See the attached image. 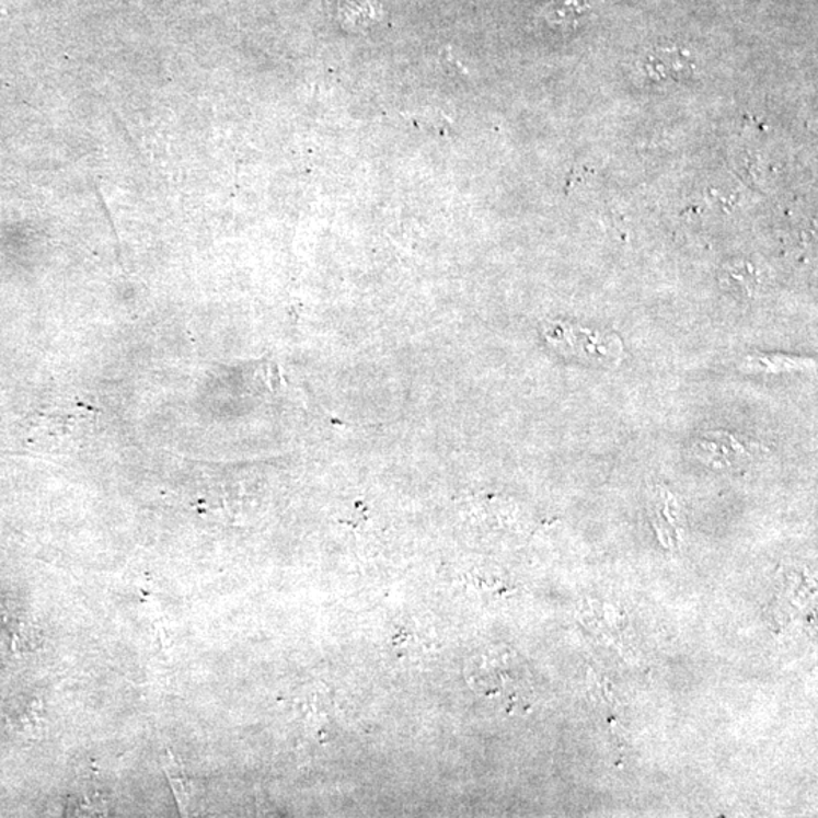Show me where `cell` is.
Masks as SVG:
<instances>
[{"mask_svg": "<svg viewBox=\"0 0 818 818\" xmlns=\"http://www.w3.org/2000/svg\"><path fill=\"white\" fill-rule=\"evenodd\" d=\"M644 72L652 81L659 82L666 79L679 81L683 77L693 73V61L689 54L681 49H658L649 54L643 66Z\"/></svg>", "mask_w": 818, "mask_h": 818, "instance_id": "1", "label": "cell"}]
</instances>
